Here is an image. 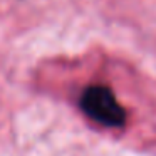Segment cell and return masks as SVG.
<instances>
[{
	"mask_svg": "<svg viewBox=\"0 0 156 156\" xmlns=\"http://www.w3.org/2000/svg\"><path fill=\"white\" fill-rule=\"evenodd\" d=\"M81 109L92 121L108 128H118L126 122V111L114 92L106 86H89L79 99Z\"/></svg>",
	"mask_w": 156,
	"mask_h": 156,
	"instance_id": "cell-1",
	"label": "cell"
}]
</instances>
